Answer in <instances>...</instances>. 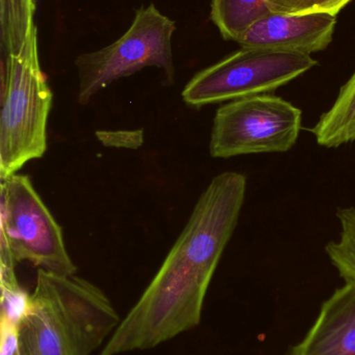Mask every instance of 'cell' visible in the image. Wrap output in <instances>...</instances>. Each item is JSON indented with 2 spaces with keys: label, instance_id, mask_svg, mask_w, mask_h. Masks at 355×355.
Segmentation results:
<instances>
[{
  "label": "cell",
  "instance_id": "6da1fadb",
  "mask_svg": "<svg viewBox=\"0 0 355 355\" xmlns=\"http://www.w3.org/2000/svg\"><path fill=\"white\" fill-rule=\"evenodd\" d=\"M247 191L242 173L214 177L162 266L99 355L152 349L201 321L206 292L239 223Z\"/></svg>",
  "mask_w": 355,
  "mask_h": 355
},
{
  "label": "cell",
  "instance_id": "7a4b0ae2",
  "mask_svg": "<svg viewBox=\"0 0 355 355\" xmlns=\"http://www.w3.org/2000/svg\"><path fill=\"white\" fill-rule=\"evenodd\" d=\"M20 327L22 355H92L121 322L110 298L76 275L40 269Z\"/></svg>",
  "mask_w": 355,
  "mask_h": 355
},
{
  "label": "cell",
  "instance_id": "3957f363",
  "mask_svg": "<svg viewBox=\"0 0 355 355\" xmlns=\"http://www.w3.org/2000/svg\"><path fill=\"white\" fill-rule=\"evenodd\" d=\"M51 105L52 92L40 66L35 26L20 51L2 60L0 181L43 157Z\"/></svg>",
  "mask_w": 355,
  "mask_h": 355
},
{
  "label": "cell",
  "instance_id": "277c9868",
  "mask_svg": "<svg viewBox=\"0 0 355 355\" xmlns=\"http://www.w3.org/2000/svg\"><path fill=\"white\" fill-rule=\"evenodd\" d=\"M176 26L154 4L141 6L129 31L114 43L75 60L79 72L77 101L81 105L123 77L148 67L164 71L167 83H174L172 35Z\"/></svg>",
  "mask_w": 355,
  "mask_h": 355
},
{
  "label": "cell",
  "instance_id": "5b68a950",
  "mask_svg": "<svg viewBox=\"0 0 355 355\" xmlns=\"http://www.w3.org/2000/svg\"><path fill=\"white\" fill-rule=\"evenodd\" d=\"M302 129V110L279 96L261 94L233 100L215 114L210 154L227 159L286 153L297 143Z\"/></svg>",
  "mask_w": 355,
  "mask_h": 355
},
{
  "label": "cell",
  "instance_id": "8992f818",
  "mask_svg": "<svg viewBox=\"0 0 355 355\" xmlns=\"http://www.w3.org/2000/svg\"><path fill=\"white\" fill-rule=\"evenodd\" d=\"M317 64L306 54L242 48L198 72L181 96L187 105L200 108L270 94Z\"/></svg>",
  "mask_w": 355,
  "mask_h": 355
},
{
  "label": "cell",
  "instance_id": "52a82bcc",
  "mask_svg": "<svg viewBox=\"0 0 355 355\" xmlns=\"http://www.w3.org/2000/svg\"><path fill=\"white\" fill-rule=\"evenodd\" d=\"M16 263L26 261L60 275H74L62 227L28 177L15 174L1 181V243Z\"/></svg>",
  "mask_w": 355,
  "mask_h": 355
},
{
  "label": "cell",
  "instance_id": "ba28073f",
  "mask_svg": "<svg viewBox=\"0 0 355 355\" xmlns=\"http://www.w3.org/2000/svg\"><path fill=\"white\" fill-rule=\"evenodd\" d=\"M337 15L329 12L275 14L254 23L237 43L242 48L311 55L322 51L333 40Z\"/></svg>",
  "mask_w": 355,
  "mask_h": 355
},
{
  "label": "cell",
  "instance_id": "9c48e42d",
  "mask_svg": "<svg viewBox=\"0 0 355 355\" xmlns=\"http://www.w3.org/2000/svg\"><path fill=\"white\" fill-rule=\"evenodd\" d=\"M288 355H355V281H346L323 302L306 337Z\"/></svg>",
  "mask_w": 355,
  "mask_h": 355
},
{
  "label": "cell",
  "instance_id": "30bf717a",
  "mask_svg": "<svg viewBox=\"0 0 355 355\" xmlns=\"http://www.w3.org/2000/svg\"><path fill=\"white\" fill-rule=\"evenodd\" d=\"M311 132L319 146L329 149L355 141V71Z\"/></svg>",
  "mask_w": 355,
  "mask_h": 355
},
{
  "label": "cell",
  "instance_id": "8fae6325",
  "mask_svg": "<svg viewBox=\"0 0 355 355\" xmlns=\"http://www.w3.org/2000/svg\"><path fill=\"white\" fill-rule=\"evenodd\" d=\"M270 12L266 0H212L210 18L225 40L237 41Z\"/></svg>",
  "mask_w": 355,
  "mask_h": 355
},
{
  "label": "cell",
  "instance_id": "7c38bea8",
  "mask_svg": "<svg viewBox=\"0 0 355 355\" xmlns=\"http://www.w3.org/2000/svg\"><path fill=\"white\" fill-rule=\"evenodd\" d=\"M35 0H0V41L3 55L20 51L35 28Z\"/></svg>",
  "mask_w": 355,
  "mask_h": 355
},
{
  "label": "cell",
  "instance_id": "4fadbf2b",
  "mask_svg": "<svg viewBox=\"0 0 355 355\" xmlns=\"http://www.w3.org/2000/svg\"><path fill=\"white\" fill-rule=\"evenodd\" d=\"M16 261L6 248H0V283H1V317L20 327L31 308V294L17 279Z\"/></svg>",
  "mask_w": 355,
  "mask_h": 355
},
{
  "label": "cell",
  "instance_id": "5bb4252c",
  "mask_svg": "<svg viewBox=\"0 0 355 355\" xmlns=\"http://www.w3.org/2000/svg\"><path fill=\"white\" fill-rule=\"evenodd\" d=\"M337 217L341 225L339 240L329 242L325 252L344 281H355V208H339Z\"/></svg>",
  "mask_w": 355,
  "mask_h": 355
},
{
  "label": "cell",
  "instance_id": "9a60e30c",
  "mask_svg": "<svg viewBox=\"0 0 355 355\" xmlns=\"http://www.w3.org/2000/svg\"><path fill=\"white\" fill-rule=\"evenodd\" d=\"M352 0H266L271 12L275 14H308L329 12L338 15Z\"/></svg>",
  "mask_w": 355,
  "mask_h": 355
},
{
  "label": "cell",
  "instance_id": "2e32d148",
  "mask_svg": "<svg viewBox=\"0 0 355 355\" xmlns=\"http://www.w3.org/2000/svg\"><path fill=\"white\" fill-rule=\"evenodd\" d=\"M21 352L20 327L6 319L0 320V355H19Z\"/></svg>",
  "mask_w": 355,
  "mask_h": 355
},
{
  "label": "cell",
  "instance_id": "e0dca14e",
  "mask_svg": "<svg viewBox=\"0 0 355 355\" xmlns=\"http://www.w3.org/2000/svg\"><path fill=\"white\" fill-rule=\"evenodd\" d=\"M98 139L110 147L138 148L143 143L141 131H100Z\"/></svg>",
  "mask_w": 355,
  "mask_h": 355
}]
</instances>
